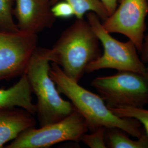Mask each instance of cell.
I'll use <instances>...</instances> for the list:
<instances>
[{
    "instance_id": "obj_1",
    "label": "cell",
    "mask_w": 148,
    "mask_h": 148,
    "mask_svg": "<svg viewBox=\"0 0 148 148\" xmlns=\"http://www.w3.org/2000/svg\"><path fill=\"white\" fill-rule=\"evenodd\" d=\"M49 75L59 93L66 96L74 109L85 118L90 132L99 127H117L136 138L145 134L139 122L115 114L100 95L86 90L79 82L69 78L58 64L51 62Z\"/></svg>"
},
{
    "instance_id": "obj_2",
    "label": "cell",
    "mask_w": 148,
    "mask_h": 148,
    "mask_svg": "<svg viewBox=\"0 0 148 148\" xmlns=\"http://www.w3.org/2000/svg\"><path fill=\"white\" fill-rule=\"evenodd\" d=\"M99 44L88 21L76 19L49 49L51 62L58 64L69 78L79 82L88 64L101 56Z\"/></svg>"
},
{
    "instance_id": "obj_3",
    "label": "cell",
    "mask_w": 148,
    "mask_h": 148,
    "mask_svg": "<svg viewBox=\"0 0 148 148\" xmlns=\"http://www.w3.org/2000/svg\"><path fill=\"white\" fill-rule=\"evenodd\" d=\"M50 50L37 47L32 56L25 75L37 98L36 114L40 126L59 121L75 110L70 101L62 98L49 75Z\"/></svg>"
},
{
    "instance_id": "obj_4",
    "label": "cell",
    "mask_w": 148,
    "mask_h": 148,
    "mask_svg": "<svg viewBox=\"0 0 148 148\" xmlns=\"http://www.w3.org/2000/svg\"><path fill=\"white\" fill-rule=\"evenodd\" d=\"M91 86L109 109L144 108L148 105V75L119 71L110 76L93 79Z\"/></svg>"
},
{
    "instance_id": "obj_5",
    "label": "cell",
    "mask_w": 148,
    "mask_h": 148,
    "mask_svg": "<svg viewBox=\"0 0 148 148\" xmlns=\"http://www.w3.org/2000/svg\"><path fill=\"white\" fill-rule=\"evenodd\" d=\"M86 16L103 47V53L88 64L86 73L112 69L118 71H130L147 74V66L140 59L137 48L132 41L128 40L123 42L112 37L104 29L101 19L95 13L90 12Z\"/></svg>"
},
{
    "instance_id": "obj_6",
    "label": "cell",
    "mask_w": 148,
    "mask_h": 148,
    "mask_svg": "<svg viewBox=\"0 0 148 148\" xmlns=\"http://www.w3.org/2000/svg\"><path fill=\"white\" fill-rule=\"evenodd\" d=\"M89 131L85 118L76 110L58 122L36 128L32 127L21 133L7 148H47L66 141L81 142Z\"/></svg>"
},
{
    "instance_id": "obj_7",
    "label": "cell",
    "mask_w": 148,
    "mask_h": 148,
    "mask_svg": "<svg viewBox=\"0 0 148 148\" xmlns=\"http://www.w3.org/2000/svg\"><path fill=\"white\" fill-rule=\"evenodd\" d=\"M37 43V34L0 31V81L25 74Z\"/></svg>"
},
{
    "instance_id": "obj_8",
    "label": "cell",
    "mask_w": 148,
    "mask_h": 148,
    "mask_svg": "<svg viewBox=\"0 0 148 148\" xmlns=\"http://www.w3.org/2000/svg\"><path fill=\"white\" fill-rule=\"evenodd\" d=\"M148 0H118L113 13L102 22L109 33H118L132 41L140 53L146 31Z\"/></svg>"
},
{
    "instance_id": "obj_9",
    "label": "cell",
    "mask_w": 148,
    "mask_h": 148,
    "mask_svg": "<svg viewBox=\"0 0 148 148\" xmlns=\"http://www.w3.org/2000/svg\"><path fill=\"white\" fill-rule=\"evenodd\" d=\"M13 16L21 32L38 34L53 26L56 18L49 0H14Z\"/></svg>"
},
{
    "instance_id": "obj_10",
    "label": "cell",
    "mask_w": 148,
    "mask_h": 148,
    "mask_svg": "<svg viewBox=\"0 0 148 148\" xmlns=\"http://www.w3.org/2000/svg\"><path fill=\"white\" fill-rule=\"evenodd\" d=\"M34 115L21 108L0 109V148L25 130L35 127L36 122Z\"/></svg>"
},
{
    "instance_id": "obj_11",
    "label": "cell",
    "mask_w": 148,
    "mask_h": 148,
    "mask_svg": "<svg viewBox=\"0 0 148 148\" xmlns=\"http://www.w3.org/2000/svg\"><path fill=\"white\" fill-rule=\"evenodd\" d=\"M32 90L25 74L8 89H0V109L19 107L33 115L36 114V105L32 102Z\"/></svg>"
},
{
    "instance_id": "obj_12",
    "label": "cell",
    "mask_w": 148,
    "mask_h": 148,
    "mask_svg": "<svg viewBox=\"0 0 148 148\" xmlns=\"http://www.w3.org/2000/svg\"><path fill=\"white\" fill-rule=\"evenodd\" d=\"M127 132L117 127L105 129V141L106 148H148V137L145 134L134 140Z\"/></svg>"
},
{
    "instance_id": "obj_13",
    "label": "cell",
    "mask_w": 148,
    "mask_h": 148,
    "mask_svg": "<svg viewBox=\"0 0 148 148\" xmlns=\"http://www.w3.org/2000/svg\"><path fill=\"white\" fill-rule=\"evenodd\" d=\"M59 1H65L69 3L74 9L76 19H82L88 13L93 12L104 21L109 16L105 5L101 0H53L51 5Z\"/></svg>"
},
{
    "instance_id": "obj_14",
    "label": "cell",
    "mask_w": 148,
    "mask_h": 148,
    "mask_svg": "<svg viewBox=\"0 0 148 148\" xmlns=\"http://www.w3.org/2000/svg\"><path fill=\"white\" fill-rule=\"evenodd\" d=\"M14 0H0V31H19L13 19Z\"/></svg>"
},
{
    "instance_id": "obj_15",
    "label": "cell",
    "mask_w": 148,
    "mask_h": 148,
    "mask_svg": "<svg viewBox=\"0 0 148 148\" xmlns=\"http://www.w3.org/2000/svg\"><path fill=\"white\" fill-rule=\"evenodd\" d=\"M115 114L121 117L133 118L140 123L148 137V109L144 108L122 107L110 109Z\"/></svg>"
},
{
    "instance_id": "obj_16",
    "label": "cell",
    "mask_w": 148,
    "mask_h": 148,
    "mask_svg": "<svg viewBox=\"0 0 148 148\" xmlns=\"http://www.w3.org/2000/svg\"><path fill=\"white\" fill-rule=\"evenodd\" d=\"M105 127H99L90 134L85 133L81 138L83 142L91 148H106L105 141Z\"/></svg>"
},
{
    "instance_id": "obj_17",
    "label": "cell",
    "mask_w": 148,
    "mask_h": 148,
    "mask_svg": "<svg viewBox=\"0 0 148 148\" xmlns=\"http://www.w3.org/2000/svg\"><path fill=\"white\" fill-rule=\"evenodd\" d=\"M51 11L56 18L68 19L75 16L73 8L65 1H59L53 4L51 7Z\"/></svg>"
},
{
    "instance_id": "obj_18",
    "label": "cell",
    "mask_w": 148,
    "mask_h": 148,
    "mask_svg": "<svg viewBox=\"0 0 148 148\" xmlns=\"http://www.w3.org/2000/svg\"><path fill=\"white\" fill-rule=\"evenodd\" d=\"M140 58L145 64H148V35L145 36L144 42H143V46L141 50Z\"/></svg>"
},
{
    "instance_id": "obj_19",
    "label": "cell",
    "mask_w": 148,
    "mask_h": 148,
    "mask_svg": "<svg viewBox=\"0 0 148 148\" xmlns=\"http://www.w3.org/2000/svg\"><path fill=\"white\" fill-rule=\"evenodd\" d=\"M109 13V16L111 14L116 8L118 0H101Z\"/></svg>"
},
{
    "instance_id": "obj_20",
    "label": "cell",
    "mask_w": 148,
    "mask_h": 148,
    "mask_svg": "<svg viewBox=\"0 0 148 148\" xmlns=\"http://www.w3.org/2000/svg\"><path fill=\"white\" fill-rule=\"evenodd\" d=\"M147 74L148 75V65L147 66Z\"/></svg>"
},
{
    "instance_id": "obj_21",
    "label": "cell",
    "mask_w": 148,
    "mask_h": 148,
    "mask_svg": "<svg viewBox=\"0 0 148 148\" xmlns=\"http://www.w3.org/2000/svg\"><path fill=\"white\" fill-rule=\"evenodd\" d=\"M49 1H50V2H51H51H52V1H53V0H49Z\"/></svg>"
}]
</instances>
